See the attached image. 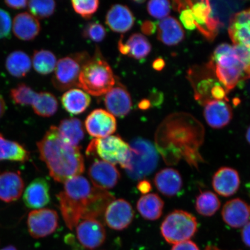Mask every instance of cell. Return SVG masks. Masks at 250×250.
I'll list each match as a JSON object with an SVG mask.
<instances>
[{
  "label": "cell",
  "mask_w": 250,
  "mask_h": 250,
  "mask_svg": "<svg viewBox=\"0 0 250 250\" xmlns=\"http://www.w3.org/2000/svg\"><path fill=\"white\" fill-rule=\"evenodd\" d=\"M205 140V129L198 120L188 114L170 115L159 125L155 136V146L168 166L185 161L198 169L205 160L200 153Z\"/></svg>",
  "instance_id": "6da1fadb"
},
{
  "label": "cell",
  "mask_w": 250,
  "mask_h": 250,
  "mask_svg": "<svg viewBox=\"0 0 250 250\" xmlns=\"http://www.w3.org/2000/svg\"><path fill=\"white\" fill-rule=\"evenodd\" d=\"M62 218L70 230L81 220H96L104 217L106 208L114 201L107 190L92 186L85 177L78 176L64 183L57 195Z\"/></svg>",
  "instance_id": "7a4b0ae2"
},
{
  "label": "cell",
  "mask_w": 250,
  "mask_h": 250,
  "mask_svg": "<svg viewBox=\"0 0 250 250\" xmlns=\"http://www.w3.org/2000/svg\"><path fill=\"white\" fill-rule=\"evenodd\" d=\"M37 146L40 159L46 164L50 176L57 182H66L85 171L80 148L62 140L58 127H50Z\"/></svg>",
  "instance_id": "3957f363"
},
{
  "label": "cell",
  "mask_w": 250,
  "mask_h": 250,
  "mask_svg": "<svg viewBox=\"0 0 250 250\" xmlns=\"http://www.w3.org/2000/svg\"><path fill=\"white\" fill-rule=\"evenodd\" d=\"M116 83V80L110 65L96 51L83 64L78 78V86L93 96H101L107 93Z\"/></svg>",
  "instance_id": "277c9868"
},
{
  "label": "cell",
  "mask_w": 250,
  "mask_h": 250,
  "mask_svg": "<svg viewBox=\"0 0 250 250\" xmlns=\"http://www.w3.org/2000/svg\"><path fill=\"white\" fill-rule=\"evenodd\" d=\"M131 159L126 169L131 179L140 180L149 176L156 169L159 156L155 146L148 140L136 138L130 144Z\"/></svg>",
  "instance_id": "5b68a950"
},
{
  "label": "cell",
  "mask_w": 250,
  "mask_h": 250,
  "mask_svg": "<svg viewBox=\"0 0 250 250\" xmlns=\"http://www.w3.org/2000/svg\"><path fill=\"white\" fill-rule=\"evenodd\" d=\"M86 154L98 155L103 161L113 165H120L125 170L129 167L131 159L129 144L118 135L92 140L87 146Z\"/></svg>",
  "instance_id": "8992f818"
},
{
  "label": "cell",
  "mask_w": 250,
  "mask_h": 250,
  "mask_svg": "<svg viewBox=\"0 0 250 250\" xmlns=\"http://www.w3.org/2000/svg\"><path fill=\"white\" fill-rule=\"evenodd\" d=\"M198 230V222L192 214L183 210H174L165 217L161 226L162 236L170 244L189 240Z\"/></svg>",
  "instance_id": "52a82bcc"
},
{
  "label": "cell",
  "mask_w": 250,
  "mask_h": 250,
  "mask_svg": "<svg viewBox=\"0 0 250 250\" xmlns=\"http://www.w3.org/2000/svg\"><path fill=\"white\" fill-rule=\"evenodd\" d=\"M90 56L86 52L77 53L62 58L57 62L52 82L60 91L78 86L81 68Z\"/></svg>",
  "instance_id": "ba28073f"
},
{
  "label": "cell",
  "mask_w": 250,
  "mask_h": 250,
  "mask_svg": "<svg viewBox=\"0 0 250 250\" xmlns=\"http://www.w3.org/2000/svg\"><path fill=\"white\" fill-rule=\"evenodd\" d=\"M58 224V214L52 209H37L30 211L28 215V231L34 239L43 238L51 235L57 229Z\"/></svg>",
  "instance_id": "9c48e42d"
},
{
  "label": "cell",
  "mask_w": 250,
  "mask_h": 250,
  "mask_svg": "<svg viewBox=\"0 0 250 250\" xmlns=\"http://www.w3.org/2000/svg\"><path fill=\"white\" fill-rule=\"evenodd\" d=\"M196 27L206 39L214 40L218 33L221 23L212 14L210 2L208 1H189Z\"/></svg>",
  "instance_id": "30bf717a"
},
{
  "label": "cell",
  "mask_w": 250,
  "mask_h": 250,
  "mask_svg": "<svg viewBox=\"0 0 250 250\" xmlns=\"http://www.w3.org/2000/svg\"><path fill=\"white\" fill-rule=\"evenodd\" d=\"M134 211L132 205L123 199L114 200L106 208L104 220L109 228L123 230L132 224Z\"/></svg>",
  "instance_id": "8fae6325"
},
{
  "label": "cell",
  "mask_w": 250,
  "mask_h": 250,
  "mask_svg": "<svg viewBox=\"0 0 250 250\" xmlns=\"http://www.w3.org/2000/svg\"><path fill=\"white\" fill-rule=\"evenodd\" d=\"M87 132L96 139L105 138L117 130L116 119L103 109H96L87 117L85 122Z\"/></svg>",
  "instance_id": "7c38bea8"
},
{
  "label": "cell",
  "mask_w": 250,
  "mask_h": 250,
  "mask_svg": "<svg viewBox=\"0 0 250 250\" xmlns=\"http://www.w3.org/2000/svg\"><path fill=\"white\" fill-rule=\"evenodd\" d=\"M78 241L84 248L93 250L99 248L105 242L106 232L104 226L98 220H85L76 227Z\"/></svg>",
  "instance_id": "4fadbf2b"
},
{
  "label": "cell",
  "mask_w": 250,
  "mask_h": 250,
  "mask_svg": "<svg viewBox=\"0 0 250 250\" xmlns=\"http://www.w3.org/2000/svg\"><path fill=\"white\" fill-rule=\"evenodd\" d=\"M88 174L94 187L104 190L114 188L121 178L120 172L114 165L100 160L90 166Z\"/></svg>",
  "instance_id": "5bb4252c"
},
{
  "label": "cell",
  "mask_w": 250,
  "mask_h": 250,
  "mask_svg": "<svg viewBox=\"0 0 250 250\" xmlns=\"http://www.w3.org/2000/svg\"><path fill=\"white\" fill-rule=\"evenodd\" d=\"M104 104L109 113L121 118L127 116L132 108L130 94L120 83L105 94Z\"/></svg>",
  "instance_id": "9a60e30c"
},
{
  "label": "cell",
  "mask_w": 250,
  "mask_h": 250,
  "mask_svg": "<svg viewBox=\"0 0 250 250\" xmlns=\"http://www.w3.org/2000/svg\"><path fill=\"white\" fill-rule=\"evenodd\" d=\"M23 201L29 208H42L51 201L49 184L43 178H37L29 184L24 190Z\"/></svg>",
  "instance_id": "2e32d148"
},
{
  "label": "cell",
  "mask_w": 250,
  "mask_h": 250,
  "mask_svg": "<svg viewBox=\"0 0 250 250\" xmlns=\"http://www.w3.org/2000/svg\"><path fill=\"white\" fill-rule=\"evenodd\" d=\"M212 186L218 194L224 197L232 196L240 186L238 172L233 168L223 167L215 172L212 177Z\"/></svg>",
  "instance_id": "e0dca14e"
},
{
  "label": "cell",
  "mask_w": 250,
  "mask_h": 250,
  "mask_svg": "<svg viewBox=\"0 0 250 250\" xmlns=\"http://www.w3.org/2000/svg\"><path fill=\"white\" fill-rule=\"evenodd\" d=\"M228 32L234 45H242L250 49V9L232 16Z\"/></svg>",
  "instance_id": "ac0fdd59"
},
{
  "label": "cell",
  "mask_w": 250,
  "mask_h": 250,
  "mask_svg": "<svg viewBox=\"0 0 250 250\" xmlns=\"http://www.w3.org/2000/svg\"><path fill=\"white\" fill-rule=\"evenodd\" d=\"M222 217L228 226L234 228H242L249 223L250 208L242 199H233L224 206Z\"/></svg>",
  "instance_id": "d6986e66"
},
{
  "label": "cell",
  "mask_w": 250,
  "mask_h": 250,
  "mask_svg": "<svg viewBox=\"0 0 250 250\" xmlns=\"http://www.w3.org/2000/svg\"><path fill=\"white\" fill-rule=\"evenodd\" d=\"M24 183L19 172L0 173V200L6 203L18 201L24 191Z\"/></svg>",
  "instance_id": "ffe728a7"
},
{
  "label": "cell",
  "mask_w": 250,
  "mask_h": 250,
  "mask_svg": "<svg viewBox=\"0 0 250 250\" xmlns=\"http://www.w3.org/2000/svg\"><path fill=\"white\" fill-rule=\"evenodd\" d=\"M134 22L135 19L132 12L126 5H113L106 15L105 23L115 33L127 32L132 29Z\"/></svg>",
  "instance_id": "44dd1931"
},
{
  "label": "cell",
  "mask_w": 250,
  "mask_h": 250,
  "mask_svg": "<svg viewBox=\"0 0 250 250\" xmlns=\"http://www.w3.org/2000/svg\"><path fill=\"white\" fill-rule=\"evenodd\" d=\"M233 116L232 108L223 101H212L206 103L204 117L206 123L214 129H221L229 124Z\"/></svg>",
  "instance_id": "7402d4cb"
},
{
  "label": "cell",
  "mask_w": 250,
  "mask_h": 250,
  "mask_svg": "<svg viewBox=\"0 0 250 250\" xmlns=\"http://www.w3.org/2000/svg\"><path fill=\"white\" fill-rule=\"evenodd\" d=\"M154 184L162 194L168 197L177 195L183 186L182 177L173 168H165L159 171L155 175Z\"/></svg>",
  "instance_id": "603a6c76"
},
{
  "label": "cell",
  "mask_w": 250,
  "mask_h": 250,
  "mask_svg": "<svg viewBox=\"0 0 250 250\" xmlns=\"http://www.w3.org/2000/svg\"><path fill=\"white\" fill-rule=\"evenodd\" d=\"M12 30L18 39L31 41L39 35L41 26L37 18L28 12L19 14L14 18Z\"/></svg>",
  "instance_id": "cb8c5ba5"
},
{
  "label": "cell",
  "mask_w": 250,
  "mask_h": 250,
  "mask_svg": "<svg viewBox=\"0 0 250 250\" xmlns=\"http://www.w3.org/2000/svg\"><path fill=\"white\" fill-rule=\"evenodd\" d=\"M158 39L167 46L177 45L184 40L185 34L182 26L176 19L167 17L156 25Z\"/></svg>",
  "instance_id": "d4e9b609"
},
{
  "label": "cell",
  "mask_w": 250,
  "mask_h": 250,
  "mask_svg": "<svg viewBox=\"0 0 250 250\" xmlns=\"http://www.w3.org/2000/svg\"><path fill=\"white\" fill-rule=\"evenodd\" d=\"M65 110L71 115H78L86 110L91 103L89 94L80 89L68 90L62 97Z\"/></svg>",
  "instance_id": "484cf974"
},
{
  "label": "cell",
  "mask_w": 250,
  "mask_h": 250,
  "mask_svg": "<svg viewBox=\"0 0 250 250\" xmlns=\"http://www.w3.org/2000/svg\"><path fill=\"white\" fill-rule=\"evenodd\" d=\"M59 135L62 140L70 145L79 147L85 136L82 122L76 118L64 119L58 127Z\"/></svg>",
  "instance_id": "4316f807"
},
{
  "label": "cell",
  "mask_w": 250,
  "mask_h": 250,
  "mask_svg": "<svg viewBox=\"0 0 250 250\" xmlns=\"http://www.w3.org/2000/svg\"><path fill=\"white\" fill-rule=\"evenodd\" d=\"M164 202L156 193H148L142 196L137 203V209L146 220L155 221L161 217Z\"/></svg>",
  "instance_id": "83f0119b"
},
{
  "label": "cell",
  "mask_w": 250,
  "mask_h": 250,
  "mask_svg": "<svg viewBox=\"0 0 250 250\" xmlns=\"http://www.w3.org/2000/svg\"><path fill=\"white\" fill-rule=\"evenodd\" d=\"M29 151L23 146L4 138L0 133V161H10L24 163L29 160Z\"/></svg>",
  "instance_id": "f1b7e54d"
},
{
  "label": "cell",
  "mask_w": 250,
  "mask_h": 250,
  "mask_svg": "<svg viewBox=\"0 0 250 250\" xmlns=\"http://www.w3.org/2000/svg\"><path fill=\"white\" fill-rule=\"evenodd\" d=\"M5 67L11 76L17 78L24 77L31 70L30 58L23 51L12 52L6 59Z\"/></svg>",
  "instance_id": "f546056e"
},
{
  "label": "cell",
  "mask_w": 250,
  "mask_h": 250,
  "mask_svg": "<svg viewBox=\"0 0 250 250\" xmlns=\"http://www.w3.org/2000/svg\"><path fill=\"white\" fill-rule=\"evenodd\" d=\"M212 64V63H211ZM218 80L223 84L227 91L232 90L237 83L245 79V67L243 65L230 68H224L212 64Z\"/></svg>",
  "instance_id": "4dcf8cb0"
},
{
  "label": "cell",
  "mask_w": 250,
  "mask_h": 250,
  "mask_svg": "<svg viewBox=\"0 0 250 250\" xmlns=\"http://www.w3.org/2000/svg\"><path fill=\"white\" fill-rule=\"evenodd\" d=\"M32 107L34 112L42 117H51L58 109V102L53 94L42 92L37 93L33 103Z\"/></svg>",
  "instance_id": "1f68e13d"
},
{
  "label": "cell",
  "mask_w": 250,
  "mask_h": 250,
  "mask_svg": "<svg viewBox=\"0 0 250 250\" xmlns=\"http://www.w3.org/2000/svg\"><path fill=\"white\" fill-rule=\"evenodd\" d=\"M125 44L128 50L127 56L136 60H143L151 51V43L145 36L140 33L133 34Z\"/></svg>",
  "instance_id": "d6a6232c"
},
{
  "label": "cell",
  "mask_w": 250,
  "mask_h": 250,
  "mask_svg": "<svg viewBox=\"0 0 250 250\" xmlns=\"http://www.w3.org/2000/svg\"><path fill=\"white\" fill-rule=\"evenodd\" d=\"M220 206V199L213 192L206 190L197 196L195 203L196 210L203 216H212L216 213Z\"/></svg>",
  "instance_id": "836d02e7"
},
{
  "label": "cell",
  "mask_w": 250,
  "mask_h": 250,
  "mask_svg": "<svg viewBox=\"0 0 250 250\" xmlns=\"http://www.w3.org/2000/svg\"><path fill=\"white\" fill-rule=\"evenodd\" d=\"M32 60L34 70L43 76L54 71L57 64L55 55L48 50L36 51L34 52Z\"/></svg>",
  "instance_id": "e575fe53"
},
{
  "label": "cell",
  "mask_w": 250,
  "mask_h": 250,
  "mask_svg": "<svg viewBox=\"0 0 250 250\" xmlns=\"http://www.w3.org/2000/svg\"><path fill=\"white\" fill-rule=\"evenodd\" d=\"M29 11L34 17L43 20L54 14L56 9V2L53 0H31L28 1Z\"/></svg>",
  "instance_id": "d590c367"
},
{
  "label": "cell",
  "mask_w": 250,
  "mask_h": 250,
  "mask_svg": "<svg viewBox=\"0 0 250 250\" xmlns=\"http://www.w3.org/2000/svg\"><path fill=\"white\" fill-rule=\"evenodd\" d=\"M37 93L25 83H21L11 89L10 95L15 104L21 105H32Z\"/></svg>",
  "instance_id": "8d00e7d4"
},
{
  "label": "cell",
  "mask_w": 250,
  "mask_h": 250,
  "mask_svg": "<svg viewBox=\"0 0 250 250\" xmlns=\"http://www.w3.org/2000/svg\"><path fill=\"white\" fill-rule=\"evenodd\" d=\"M175 10L180 12V20L184 27L188 30L195 29L194 18L190 9L189 1L173 2Z\"/></svg>",
  "instance_id": "74e56055"
},
{
  "label": "cell",
  "mask_w": 250,
  "mask_h": 250,
  "mask_svg": "<svg viewBox=\"0 0 250 250\" xmlns=\"http://www.w3.org/2000/svg\"><path fill=\"white\" fill-rule=\"evenodd\" d=\"M71 4L76 13L86 20L91 18L99 7L98 0H74Z\"/></svg>",
  "instance_id": "f35d334b"
},
{
  "label": "cell",
  "mask_w": 250,
  "mask_h": 250,
  "mask_svg": "<svg viewBox=\"0 0 250 250\" xmlns=\"http://www.w3.org/2000/svg\"><path fill=\"white\" fill-rule=\"evenodd\" d=\"M83 34L84 38L100 42L105 38L107 31L102 24L96 21L87 24L83 28Z\"/></svg>",
  "instance_id": "ab89813d"
},
{
  "label": "cell",
  "mask_w": 250,
  "mask_h": 250,
  "mask_svg": "<svg viewBox=\"0 0 250 250\" xmlns=\"http://www.w3.org/2000/svg\"><path fill=\"white\" fill-rule=\"evenodd\" d=\"M171 4L166 0H152L148 2L147 11L150 15L156 19H164L170 14Z\"/></svg>",
  "instance_id": "60d3db41"
},
{
  "label": "cell",
  "mask_w": 250,
  "mask_h": 250,
  "mask_svg": "<svg viewBox=\"0 0 250 250\" xmlns=\"http://www.w3.org/2000/svg\"><path fill=\"white\" fill-rule=\"evenodd\" d=\"M12 21L8 12L0 8V40L11 35Z\"/></svg>",
  "instance_id": "b9f144b4"
},
{
  "label": "cell",
  "mask_w": 250,
  "mask_h": 250,
  "mask_svg": "<svg viewBox=\"0 0 250 250\" xmlns=\"http://www.w3.org/2000/svg\"><path fill=\"white\" fill-rule=\"evenodd\" d=\"M227 91L224 87L221 85V83H218L215 85L211 90V96L213 101H223L226 100Z\"/></svg>",
  "instance_id": "7bdbcfd3"
},
{
  "label": "cell",
  "mask_w": 250,
  "mask_h": 250,
  "mask_svg": "<svg viewBox=\"0 0 250 250\" xmlns=\"http://www.w3.org/2000/svg\"><path fill=\"white\" fill-rule=\"evenodd\" d=\"M171 250H200V249L196 243L191 240H187V241L174 245Z\"/></svg>",
  "instance_id": "ee69618b"
},
{
  "label": "cell",
  "mask_w": 250,
  "mask_h": 250,
  "mask_svg": "<svg viewBox=\"0 0 250 250\" xmlns=\"http://www.w3.org/2000/svg\"><path fill=\"white\" fill-rule=\"evenodd\" d=\"M141 30H142V32L146 34V35H151V34L155 32L156 25L153 22V21H144L142 26H141Z\"/></svg>",
  "instance_id": "f6af8a7d"
},
{
  "label": "cell",
  "mask_w": 250,
  "mask_h": 250,
  "mask_svg": "<svg viewBox=\"0 0 250 250\" xmlns=\"http://www.w3.org/2000/svg\"><path fill=\"white\" fill-rule=\"evenodd\" d=\"M4 3L9 8L14 9L24 8L28 4V1L26 0H20V1H9V0H7Z\"/></svg>",
  "instance_id": "bcb514c9"
},
{
  "label": "cell",
  "mask_w": 250,
  "mask_h": 250,
  "mask_svg": "<svg viewBox=\"0 0 250 250\" xmlns=\"http://www.w3.org/2000/svg\"><path fill=\"white\" fill-rule=\"evenodd\" d=\"M241 235L243 243L250 248V222L243 227Z\"/></svg>",
  "instance_id": "7dc6e473"
},
{
  "label": "cell",
  "mask_w": 250,
  "mask_h": 250,
  "mask_svg": "<svg viewBox=\"0 0 250 250\" xmlns=\"http://www.w3.org/2000/svg\"><path fill=\"white\" fill-rule=\"evenodd\" d=\"M137 188L139 191L144 195L148 194L151 191L152 186L151 183L147 180H142L140 181L137 185Z\"/></svg>",
  "instance_id": "c3c4849f"
},
{
  "label": "cell",
  "mask_w": 250,
  "mask_h": 250,
  "mask_svg": "<svg viewBox=\"0 0 250 250\" xmlns=\"http://www.w3.org/2000/svg\"><path fill=\"white\" fill-rule=\"evenodd\" d=\"M163 95L161 92L158 91L153 92L151 95V98L149 100L151 105H159L161 104L162 101H163Z\"/></svg>",
  "instance_id": "681fc988"
},
{
  "label": "cell",
  "mask_w": 250,
  "mask_h": 250,
  "mask_svg": "<svg viewBox=\"0 0 250 250\" xmlns=\"http://www.w3.org/2000/svg\"><path fill=\"white\" fill-rule=\"evenodd\" d=\"M165 66V62L163 59L159 58L153 62L152 67L156 71H161Z\"/></svg>",
  "instance_id": "f907efd6"
},
{
  "label": "cell",
  "mask_w": 250,
  "mask_h": 250,
  "mask_svg": "<svg viewBox=\"0 0 250 250\" xmlns=\"http://www.w3.org/2000/svg\"><path fill=\"white\" fill-rule=\"evenodd\" d=\"M151 103H150L149 99H143L139 103V108L142 110H146L151 107Z\"/></svg>",
  "instance_id": "816d5d0a"
},
{
  "label": "cell",
  "mask_w": 250,
  "mask_h": 250,
  "mask_svg": "<svg viewBox=\"0 0 250 250\" xmlns=\"http://www.w3.org/2000/svg\"><path fill=\"white\" fill-rule=\"evenodd\" d=\"M6 107H6L4 99H3V97L0 95V119H1L5 114Z\"/></svg>",
  "instance_id": "f5cc1de1"
},
{
  "label": "cell",
  "mask_w": 250,
  "mask_h": 250,
  "mask_svg": "<svg viewBox=\"0 0 250 250\" xmlns=\"http://www.w3.org/2000/svg\"><path fill=\"white\" fill-rule=\"evenodd\" d=\"M0 250H18L15 246L12 245H9L5 247Z\"/></svg>",
  "instance_id": "db71d44e"
},
{
  "label": "cell",
  "mask_w": 250,
  "mask_h": 250,
  "mask_svg": "<svg viewBox=\"0 0 250 250\" xmlns=\"http://www.w3.org/2000/svg\"><path fill=\"white\" fill-rule=\"evenodd\" d=\"M246 137L247 141H248V143L250 145V126L248 128V130H247Z\"/></svg>",
  "instance_id": "11a10c76"
},
{
  "label": "cell",
  "mask_w": 250,
  "mask_h": 250,
  "mask_svg": "<svg viewBox=\"0 0 250 250\" xmlns=\"http://www.w3.org/2000/svg\"><path fill=\"white\" fill-rule=\"evenodd\" d=\"M205 250H221L213 246H208Z\"/></svg>",
  "instance_id": "9f6ffc18"
}]
</instances>
